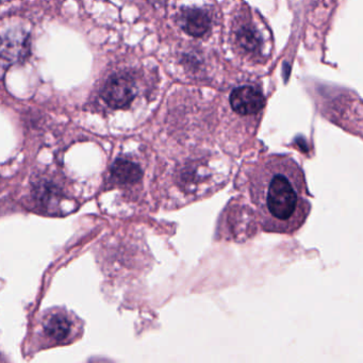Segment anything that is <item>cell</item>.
I'll return each instance as SVG.
<instances>
[{
    "label": "cell",
    "mask_w": 363,
    "mask_h": 363,
    "mask_svg": "<svg viewBox=\"0 0 363 363\" xmlns=\"http://www.w3.org/2000/svg\"><path fill=\"white\" fill-rule=\"evenodd\" d=\"M250 197L267 233L293 235L311 208L303 169L286 155H269L254 165Z\"/></svg>",
    "instance_id": "cell-1"
},
{
    "label": "cell",
    "mask_w": 363,
    "mask_h": 363,
    "mask_svg": "<svg viewBox=\"0 0 363 363\" xmlns=\"http://www.w3.org/2000/svg\"><path fill=\"white\" fill-rule=\"evenodd\" d=\"M233 42L239 54L254 67H267L274 52L271 29L265 21L245 8L233 25Z\"/></svg>",
    "instance_id": "cell-2"
},
{
    "label": "cell",
    "mask_w": 363,
    "mask_h": 363,
    "mask_svg": "<svg viewBox=\"0 0 363 363\" xmlns=\"http://www.w3.org/2000/svg\"><path fill=\"white\" fill-rule=\"evenodd\" d=\"M229 104L235 114L244 118H260L265 108V95L257 84H243L233 89Z\"/></svg>",
    "instance_id": "cell-3"
},
{
    "label": "cell",
    "mask_w": 363,
    "mask_h": 363,
    "mask_svg": "<svg viewBox=\"0 0 363 363\" xmlns=\"http://www.w3.org/2000/svg\"><path fill=\"white\" fill-rule=\"evenodd\" d=\"M137 95L133 78L126 75H114L108 79L101 92V99L112 109H124L130 105Z\"/></svg>",
    "instance_id": "cell-4"
},
{
    "label": "cell",
    "mask_w": 363,
    "mask_h": 363,
    "mask_svg": "<svg viewBox=\"0 0 363 363\" xmlns=\"http://www.w3.org/2000/svg\"><path fill=\"white\" fill-rule=\"evenodd\" d=\"M179 24L182 30L191 37L201 38L209 30L211 18L205 10L186 8L180 12Z\"/></svg>",
    "instance_id": "cell-5"
},
{
    "label": "cell",
    "mask_w": 363,
    "mask_h": 363,
    "mask_svg": "<svg viewBox=\"0 0 363 363\" xmlns=\"http://www.w3.org/2000/svg\"><path fill=\"white\" fill-rule=\"evenodd\" d=\"M112 175L121 184H135L142 177L139 165L126 159H118L111 167Z\"/></svg>",
    "instance_id": "cell-6"
},
{
    "label": "cell",
    "mask_w": 363,
    "mask_h": 363,
    "mask_svg": "<svg viewBox=\"0 0 363 363\" xmlns=\"http://www.w3.org/2000/svg\"><path fill=\"white\" fill-rule=\"evenodd\" d=\"M44 331L50 339L55 341H62L65 337H69L71 322L62 314H54L44 324Z\"/></svg>",
    "instance_id": "cell-7"
}]
</instances>
